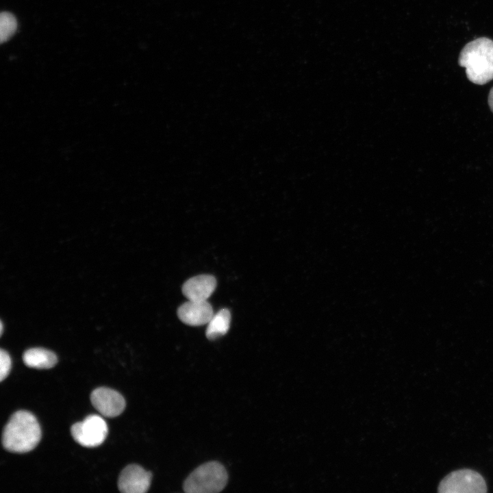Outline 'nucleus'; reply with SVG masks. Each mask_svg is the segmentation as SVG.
Here are the masks:
<instances>
[{"mask_svg":"<svg viewBox=\"0 0 493 493\" xmlns=\"http://www.w3.org/2000/svg\"><path fill=\"white\" fill-rule=\"evenodd\" d=\"M488 105L491 110V111L493 112V87L490 90L488 98Z\"/></svg>","mask_w":493,"mask_h":493,"instance_id":"obj_14","label":"nucleus"},{"mask_svg":"<svg viewBox=\"0 0 493 493\" xmlns=\"http://www.w3.org/2000/svg\"><path fill=\"white\" fill-rule=\"evenodd\" d=\"M231 314L227 309H222L214 314L208 323L205 331L206 337L214 340L224 336L229 329Z\"/></svg>","mask_w":493,"mask_h":493,"instance_id":"obj_11","label":"nucleus"},{"mask_svg":"<svg viewBox=\"0 0 493 493\" xmlns=\"http://www.w3.org/2000/svg\"><path fill=\"white\" fill-rule=\"evenodd\" d=\"M459 64L466 68L468 79L483 85L493 79V40L479 38L466 44L460 52Z\"/></svg>","mask_w":493,"mask_h":493,"instance_id":"obj_2","label":"nucleus"},{"mask_svg":"<svg viewBox=\"0 0 493 493\" xmlns=\"http://www.w3.org/2000/svg\"><path fill=\"white\" fill-rule=\"evenodd\" d=\"M92 405L101 414L113 418L120 415L125 407V401L118 392L108 388H98L90 395Z\"/></svg>","mask_w":493,"mask_h":493,"instance_id":"obj_6","label":"nucleus"},{"mask_svg":"<svg viewBox=\"0 0 493 493\" xmlns=\"http://www.w3.org/2000/svg\"><path fill=\"white\" fill-rule=\"evenodd\" d=\"M11 368V359L6 351H0V380L2 381L8 375Z\"/></svg>","mask_w":493,"mask_h":493,"instance_id":"obj_13","label":"nucleus"},{"mask_svg":"<svg viewBox=\"0 0 493 493\" xmlns=\"http://www.w3.org/2000/svg\"><path fill=\"white\" fill-rule=\"evenodd\" d=\"M212 305L207 301H190L177 309L179 318L185 324L200 326L209 323L214 316Z\"/></svg>","mask_w":493,"mask_h":493,"instance_id":"obj_8","label":"nucleus"},{"mask_svg":"<svg viewBox=\"0 0 493 493\" xmlns=\"http://www.w3.org/2000/svg\"><path fill=\"white\" fill-rule=\"evenodd\" d=\"M216 287L214 276L201 275L187 280L182 286V293L190 301H207Z\"/></svg>","mask_w":493,"mask_h":493,"instance_id":"obj_9","label":"nucleus"},{"mask_svg":"<svg viewBox=\"0 0 493 493\" xmlns=\"http://www.w3.org/2000/svg\"><path fill=\"white\" fill-rule=\"evenodd\" d=\"M151 478V473L141 466L129 465L121 472L118 487L123 493H144L149 490Z\"/></svg>","mask_w":493,"mask_h":493,"instance_id":"obj_7","label":"nucleus"},{"mask_svg":"<svg viewBox=\"0 0 493 493\" xmlns=\"http://www.w3.org/2000/svg\"><path fill=\"white\" fill-rule=\"evenodd\" d=\"M25 364L30 368L47 369L53 367L58 358L54 353L43 348H31L23 356Z\"/></svg>","mask_w":493,"mask_h":493,"instance_id":"obj_10","label":"nucleus"},{"mask_svg":"<svg viewBox=\"0 0 493 493\" xmlns=\"http://www.w3.org/2000/svg\"><path fill=\"white\" fill-rule=\"evenodd\" d=\"M17 21L15 16L8 12H2L0 16V40L3 43L7 41L15 33Z\"/></svg>","mask_w":493,"mask_h":493,"instance_id":"obj_12","label":"nucleus"},{"mask_svg":"<svg viewBox=\"0 0 493 493\" xmlns=\"http://www.w3.org/2000/svg\"><path fill=\"white\" fill-rule=\"evenodd\" d=\"M225 467L218 462L205 463L194 469L184 483L187 493H216L222 491L227 482Z\"/></svg>","mask_w":493,"mask_h":493,"instance_id":"obj_3","label":"nucleus"},{"mask_svg":"<svg viewBox=\"0 0 493 493\" xmlns=\"http://www.w3.org/2000/svg\"><path fill=\"white\" fill-rule=\"evenodd\" d=\"M440 493H484L487 486L483 477L470 469H460L447 475L440 483Z\"/></svg>","mask_w":493,"mask_h":493,"instance_id":"obj_4","label":"nucleus"},{"mask_svg":"<svg viewBox=\"0 0 493 493\" xmlns=\"http://www.w3.org/2000/svg\"><path fill=\"white\" fill-rule=\"evenodd\" d=\"M0 325H1V327H0V333H1V336L2 333H3V323H2V321H1Z\"/></svg>","mask_w":493,"mask_h":493,"instance_id":"obj_15","label":"nucleus"},{"mask_svg":"<svg viewBox=\"0 0 493 493\" xmlns=\"http://www.w3.org/2000/svg\"><path fill=\"white\" fill-rule=\"evenodd\" d=\"M41 438V429L36 417L27 411L13 414L2 434L4 448L12 453H27L33 450Z\"/></svg>","mask_w":493,"mask_h":493,"instance_id":"obj_1","label":"nucleus"},{"mask_svg":"<svg viewBox=\"0 0 493 493\" xmlns=\"http://www.w3.org/2000/svg\"><path fill=\"white\" fill-rule=\"evenodd\" d=\"M74 440L85 447H96L101 444L108 433L104 419L95 414L88 416L83 421L74 424L71 429Z\"/></svg>","mask_w":493,"mask_h":493,"instance_id":"obj_5","label":"nucleus"}]
</instances>
